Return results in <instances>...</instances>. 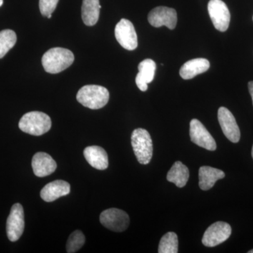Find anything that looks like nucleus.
Masks as SVG:
<instances>
[{"label":"nucleus","mask_w":253,"mask_h":253,"mask_svg":"<svg viewBox=\"0 0 253 253\" xmlns=\"http://www.w3.org/2000/svg\"><path fill=\"white\" fill-rule=\"evenodd\" d=\"M208 10L214 28L220 32L227 31L231 14L225 3L221 0H210Z\"/></svg>","instance_id":"nucleus-6"},{"label":"nucleus","mask_w":253,"mask_h":253,"mask_svg":"<svg viewBox=\"0 0 253 253\" xmlns=\"http://www.w3.org/2000/svg\"><path fill=\"white\" fill-rule=\"evenodd\" d=\"M25 228L24 211L20 204H14L6 221V234L11 242H15L22 236Z\"/></svg>","instance_id":"nucleus-8"},{"label":"nucleus","mask_w":253,"mask_h":253,"mask_svg":"<svg viewBox=\"0 0 253 253\" xmlns=\"http://www.w3.org/2000/svg\"><path fill=\"white\" fill-rule=\"evenodd\" d=\"M231 227L228 223L217 221L208 228L203 236L202 243L206 247H214L230 237Z\"/></svg>","instance_id":"nucleus-9"},{"label":"nucleus","mask_w":253,"mask_h":253,"mask_svg":"<svg viewBox=\"0 0 253 253\" xmlns=\"http://www.w3.org/2000/svg\"><path fill=\"white\" fill-rule=\"evenodd\" d=\"M100 221L110 230L123 232L129 226V217L125 211L117 208H110L101 212Z\"/></svg>","instance_id":"nucleus-5"},{"label":"nucleus","mask_w":253,"mask_h":253,"mask_svg":"<svg viewBox=\"0 0 253 253\" xmlns=\"http://www.w3.org/2000/svg\"><path fill=\"white\" fill-rule=\"evenodd\" d=\"M189 178V169L180 161L174 163L167 174L168 181L174 183L179 188L184 187Z\"/></svg>","instance_id":"nucleus-20"},{"label":"nucleus","mask_w":253,"mask_h":253,"mask_svg":"<svg viewBox=\"0 0 253 253\" xmlns=\"http://www.w3.org/2000/svg\"><path fill=\"white\" fill-rule=\"evenodd\" d=\"M249 89L250 94H251V97H252L253 104V81L249 82Z\"/></svg>","instance_id":"nucleus-25"},{"label":"nucleus","mask_w":253,"mask_h":253,"mask_svg":"<svg viewBox=\"0 0 253 253\" xmlns=\"http://www.w3.org/2000/svg\"><path fill=\"white\" fill-rule=\"evenodd\" d=\"M109 91L102 86L89 84L83 86L77 94V100L84 107L92 110L101 109L109 101Z\"/></svg>","instance_id":"nucleus-2"},{"label":"nucleus","mask_w":253,"mask_h":253,"mask_svg":"<svg viewBox=\"0 0 253 253\" xmlns=\"http://www.w3.org/2000/svg\"><path fill=\"white\" fill-rule=\"evenodd\" d=\"M74 55L65 48L55 47L48 50L42 59L43 68L46 72L56 74L62 72L73 64Z\"/></svg>","instance_id":"nucleus-1"},{"label":"nucleus","mask_w":253,"mask_h":253,"mask_svg":"<svg viewBox=\"0 0 253 253\" xmlns=\"http://www.w3.org/2000/svg\"><path fill=\"white\" fill-rule=\"evenodd\" d=\"M210 68L208 60L200 58L190 60L181 66L179 74L184 80L192 79L201 73L206 72Z\"/></svg>","instance_id":"nucleus-18"},{"label":"nucleus","mask_w":253,"mask_h":253,"mask_svg":"<svg viewBox=\"0 0 253 253\" xmlns=\"http://www.w3.org/2000/svg\"><path fill=\"white\" fill-rule=\"evenodd\" d=\"M101 8L99 0H83L82 18L86 26H93L97 23Z\"/></svg>","instance_id":"nucleus-19"},{"label":"nucleus","mask_w":253,"mask_h":253,"mask_svg":"<svg viewBox=\"0 0 253 253\" xmlns=\"http://www.w3.org/2000/svg\"><path fill=\"white\" fill-rule=\"evenodd\" d=\"M32 168L37 176L44 177L55 172L57 165L50 155L44 152H38L32 160Z\"/></svg>","instance_id":"nucleus-13"},{"label":"nucleus","mask_w":253,"mask_h":253,"mask_svg":"<svg viewBox=\"0 0 253 253\" xmlns=\"http://www.w3.org/2000/svg\"><path fill=\"white\" fill-rule=\"evenodd\" d=\"M3 4V0H0V6Z\"/></svg>","instance_id":"nucleus-26"},{"label":"nucleus","mask_w":253,"mask_h":253,"mask_svg":"<svg viewBox=\"0 0 253 253\" xmlns=\"http://www.w3.org/2000/svg\"><path fill=\"white\" fill-rule=\"evenodd\" d=\"M139 73L136 76V85L141 91H146L148 89V84L154 80L156 73V64L152 59H145L138 66Z\"/></svg>","instance_id":"nucleus-15"},{"label":"nucleus","mask_w":253,"mask_h":253,"mask_svg":"<svg viewBox=\"0 0 253 253\" xmlns=\"http://www.w3.org/2000/svg\"><path fill=\"white\" fill-rule=\"evenodd\" d=\"M252 157L253 158V149H252Z\"/></svg>","instance_id":"nucleus-29"},{"label":"nucleus","mask_w":253,"mask_h":253,"mask_svg":"<svg viewBox=\"0 0 253 253\" xmlns=\"http://www.w3.org/2000/svg\"><path fill=\"white\" fill-rule=\"evenodd\" d=\"M17 41L14 31L11 30H3L0 32V59L4 57L10 49L14 47Z\"/></svg>","instance_id":"nucleus-21"},{"label":"nucleus","mask_w":253,"mask_h":253,"mask_svg":"<svg viewBox=\"0 0 253 253\" xmlns=\"http://www.w3.org/2000/svg\"><path fill=\"white\" fill-rule=\"evenodd\" d=\"M71 192V185L67 181L56 180L51 181L42 189L41 196L46 202H52L60 197L66 196Z\"/></svg>","instance_id":"nucleus-14"},{"label":"nucleus","mask_w":253,"mask_h":253,"mask_svg":"<svg viewBox=\"0 0 253 253\" xmlns=\"http://www.w3.org/2000/svg\"><path fill=\"white\" fill-rule=\"evenodd\" d=\"M59 0H40L39 6L41 14L46 16L52 14L56 9Z\"/></svg>","instance_id":"nucleus-24"},{"label":"nucleus","mask_w":253,"mask_h":253,"mask_svg":"<svg viewBox=\"0 0 253 253\" xmlns=\"http://www.w3.org/2000/svg\"><path fill=\"white\" fill-rule=\"evenodd\" d=\"M199 187L204 191L212 189L216 181L223 179L225 176V173L221 169L209 166H202L200 168Z\"/></svg>","instance_id":"nucleus-17"},{"label":"nucleus","mask_w":253,"mask_h":253,"mask_svg":"<svg viewBox=\"0 0 253 253\" xmlns=\"http://www.w3.org/2000/svg\"><path fill=\"white\" fill-rule=\"evenodd\" d=\"M115 36L124 49L132 51L137 47V36L132 23L129 20L122 18L118 23L115 28Z\"/></svg>","instance_id":"nucleus-7"},{"label":"nucleus","mask_w":253,"mask_h":253,"mask_svg":"<svg viewBox=\"0 0 253 253\" xmlns=\"http://www.w3.org/2000/svg\"><path fill=\"white\" fill-rule=\"evenodd\" d=\"M190 136L191 141L201 147L209 151H215L217 149L214 138L199 120H191L190 123Z\"/></svg>","instance_id":"nucleus-11"},{"label":"nucleus","mask_w":253,"mask_h":253,"mask_svg":"<svg viewBox=\"0 0 253 253\" xmlns=\"http://www.w3.org/2000/svg\"><path fill=\"white\" fill-rule=\"evenodd\" d=\"M20 129L33 136H41L50 130L51 118L46 113L32 111L26 113L18 123Z\"/></svg>","instance_id":"nucleus-3"},{"label":"nucleus","mask_w":253,"mask_h":253,"mask_svg":"<svg viewBox=\"0 0 253 253\" xmlns=\"http://www.w3.org/2000/svg\"><path fill=\"white\" fill-rule=\"evenodd\" d=\"M51 16H52V15L50 14V15H49V16H47V18H51Z\"/></svg>","instance_id":"nucleus-27"},{"label":"nucleus","mask_w":253,"mask_h":253,"mask_svg":"<svg viewBox=\"0 0 253 253\" xmlns=\"http://www.w3.org/2000/svg\"><path fill=\"white\" fill-rule=\"evenodd\" d=\"M131 141L139 163L149 164L153 156V142L149 131L142 128L134 129L131 134Z\"/></svg>","instance_id":"nucleus-4"},{"label":"nucleus","mask_w":253,"mask_h":253,"mask_svg":"<svg viewBox=\"0 0 253 253\" xmlns=\"http://www.w3.org/2000/svg\"><path fill=\"white\" fill-rule=\"evenodd\" d=\"M178 237L175 233L168 232L165 234L160 241L158 253H178Z\"/></svg>","instance_id":"nucleus-22"},{"label":"nucleus","mask_w":253,"mask_h":253,"mask_svg":"<svg viewBox=\"0 0 253 253\" xmlns=\"http://www.w3.org/2000/svg\"><path fill=\"white\" fill-rule=\"evenodd\" d=\"M218 121L226 137L231 142H239L241 131L231 111L225 107L219 108L218 110Z\"/></svg>","instance_id":"nucleus-12"},{"label":"nucleus","mask_w":253,"mask_h":253,"mask_svg":"<svg viewBox=\"0 0 253 253\" xmlns=\"http://www.w3.org/2000/svg\"><path fill=\"white\" fill-rule=\"evenodd\" d=\"M249 253H253V249L251 250V251H249Z\"/></svg>","instance_id":"nucleus-28"},{"label":"nucleus","mask_w":253,"mask_h":253,"mask_svg":"<svg viewBox=\"0 0 253 253\" xmlns=\"http://www.w3.org/2000/svg\"><path fill=\"white\" fill-rule=\"evenodd\" d=\"M84 156L88 163L95 169L104 170L109 166L107 153L100 146H91L85 148Z\"/></svg>","instance_id":"nucleus-16"},{"label":"nucleus","mask_w":253,"mask_h":253,"mask_svg":"<svg viewBox=\"0 0 253 253\" xmlns=\"http://www.w3.org/2000/svg\"><path fill=\"white\" fill-rule=\"evenodd\" d=\"M85 237L81 231L76 230L70 235L66 245V251L68 253L78 252L84 246Z\"/></svg>","instance_id":"nucleus-23"},{"label":"nucleus","mask_w":253,"mask_h":253,"mask_svg":"<svg viewBox=\"0 0 253 253\" xmlns=\"http://www.w3.org/2000/svg\"><path fill=\"white\" fill-rule=\"evenodd\" d=\"M148 20L151 26L156 28L166 26L169 29L175 28L177 14L175 9L167 6H158L150 11Z\"/></svg>","instance_id":"nucleus-10"}]
</instances>
